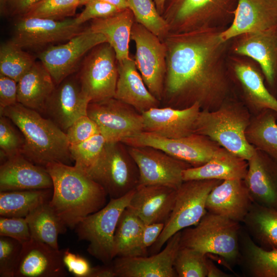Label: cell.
Returning <instances> with one entry per match:
<instances>
[{
    "mask_svg": "<svg viewBox=\"0 0 277 277\" xmlns=\"http://www.w3.org/2000/svg\"><path fill=\"white\" fill-rule=\"evenodd\" d=\"M118 78L114 98L142 113L159 107L160 101L149 90L130 57L117 62Z\"/></svg>",
    "mask_w": 277,
    "mask_h": 277,
    "instance_id": "cell-28",
    "label": "cell"
},
{
    "mask_svg": "<svg viewBox=\"0 0 277 277\" xmlns=\"http://www.w3.org/2000/svg\"><path fill=\"white\" fill-rule=\"evenodd\" d=\"M247 168V161L225 149L204 165L184 169L182 176L183 181L244 179Z\"/></svg>",
    "mask_w": 277,
    "mask_h": 277,
    "instance_id": "cell-31",
    "label": "cell"
},
{
    "mask_svg": "<svg viewBox=\"0 0 277 277\" xmlns=\"http://www.w3.org/2000/svg\"><path fill=\"white\" fill-rule=\"evenodd\" d=\"M229 51L255 61L262 70L267 89L277 98V24L231 38Z\"/></svg>",
    "mask_w": 277,
    "mask_h": 277,
    "instance_id": "cell-16",
    "label": "cell"
},
{
    "mask_svg": "<svg viewBox=\"0 0 277 277\" xmlns=\"http://www.w3.org/2000/svg\"><path fill=\"white\" fill-rule=\"evenodd\" d=\"M23 244L11 238L0 236V276L14 277Z\"/></svg>",
    "mask_w": 277,
    "mask_h": 277,
    "instance_id": "cell-44",
    "label": "cell"
},
{
    "mask_svg": "<svg viewBox=\"0 0 277 277\" xmlns=\"http://www.w3.org/2000/svg\"><path fill=\"white\" fill-rule=\"evenodd\" d=\"M243 179L254 203L277 210V163L255 148Z\"/></svg>",
    "mask_w": 277,
    "mask_h": 277,
    "instance_id": "cell-22",
    "label": "cell"
},
{
    "mask_svg": "<svg viewBox=\"0 0 277 277\" xmlns=\"http://www.w3.org/2000/svg\"><path fill=\"white\" fill-rule=\"evenodd\" d=\"M145 224L126 208L118 220L114 236L116 257L141 256L140 240Z\"/></svg>",
    "mask_w": 277,
    "mask_h": 277,
    "instance_id": "cell-37",
    "label": "cell"
},
{
    "mask_svg": "<svg viewBox=\"0 0 277 277\" xmlns=\"http://www.w3.org/2000/svg\"><path fill=\"white\" fill-rule=\"evenodd\" d=\"M63 262L68 270L75 277H89L92 267L85 258L70 251L69 248L64 250Z\"/></svg>",
    "mask_w": 277,
    "mask_h": 277,
    "instance_id": "cell-48",
    "label": "cell"
},
{
    "mask_svg": "<svg viewBox=\"0 0 277 277\" xmlns=\"http://www.w3.org/2000/svg\"><path fill=\"white\" fill-rule=\"evenodd\" d=\"M201 110L198 103L183 109L169 106L152 108L142 113L144 131L170 138L189 135L193 133L195 122Z\"/></svg>",
    "mask_w": 277,
    "mask_h": 277,
    "instance_id": "cell-23",
    "label": "cell"
},
{
    "mask_svg": "<svg viewBox=\"0 0 277 277\" xmlns=\"http://www.w3.org/2000/svg\"><path fill=\"white\" fill-rule=\"evenodd\" d=\"M17 103V82L0 73V111Z\"/></svg>",
    "mask_w": 277,
    "mask_h": 277,
    "instance_id": "cell-50",
    "label": "cell"
},
{
    "mask_svg": "<svg viewBox=\"0 0 277 277\" xmlns=\"http://www.w3.org/2000/svg\"><path fill=\"white\" fill-rule=\"evenodd\" d=\"M243 223L259 246L277 249V210L253 203Z\"/></svg>",
    "mask_w": 277,
    "mask_h": 277,
    "instance_id": "cell-33",
    "label": "cell"
},
{
    "mask_svg": "<svg viewBox=\"0 0 277 277\" xmlns=\"http://www.w3.org/2000/svg\"><path fill=\"white\" fill-rule=\"evenodd\" d=\"M106 143L105 137L98 133L82 142L70 145L74 166L86 173L98 159Z\"/></svg>",
    "mask_w": 277,
    "mask_h": 277,
    "instance_id": "cell-40",
    "label": "cell"
},
{
    "mask_svg": "<svg viewBox=\"0 0 277 277\" xmlns=\"http://www.w3.org/2000/svg\"><path fill=\"white\" fill-rule=\"evenodd\" d=\"M109 3L118 8L123 10L128 8V5L126 0H101Z\"/></svg>",
    "mask_w": 277,
    "mask_h": 277,
    "instance_id": "cell-54",
    "label": "cell"
},
{
    "mask_svg": "<svg viewBox=\"0 0 277 277\" xmlns=\"http://www.w3.org/2000/svg\"><path fill=\"white\" fill-rule=\"evenodd\" d=\"M35 57L12 40L0 47V73L16 82L32 67Z\"/></svg>",
    "mask_w": 277,
    "mask_h": 277,
    "instance_id": "cell-38",
    "label": "cell"
},
{
    "mask_svg": "<svg viewBox=\"0 0 277 277\" xmlns=\"http://www.w3.org/2000/svg\"><path fill=\"white\" fill-rule=\"evenodd\" d=\"M82 31L75 18L21 17L14 25L11 40L23 49H36L67 41Z\"/></svg>",
    "mask_w": 277,
    "mask_h": 277,
    "instance_id": "cell-18",
    "label": "cell"
},
{
    "mask_svg": "<svg viewBox=\"0 0 277 277\" xmlns=\"http://www.w3.org/2000/svg\"><path fill=\"white\" fill-rule=\"evenodd\" d=\"M134 189L120 198L110 199L102 208L85 217L74 228L78 240L89 243L88 252L104 264L111 263L115 258V231Z\"/></svg>",
    "mask_w": 277,
    "mask_h": 277,
    "instance_id": "cell-7",
    "label": "cell"
},
{
    "mask_svg": "<svg viewBox=\"0 0 277 277\" xmlns=\"http://www.w3.org/2000/svg\"><path fill=\"white\" fill-rule=\"evenodd\" d=\"M0 113L9 118L23 134L21 154L33 163L45 168L51 163L70 165L73 161L66 132L49 118L18 102Z\"/></svg>",
    "mask_w": 277,
    "mask_h": 277,
    "instance_id": "cell-3",
    "label": "cell"
},
{
    "mask_svg": "<svg viewBox=\"0 0 277 277\" xmlns=\"http://www.w3.org/2000/svg\"><path fill=\"white\" fill-rule=\"evenodd\" d=\"M90 103L77 76L70 75L56 85L46 103L44 112L66 132L76 120L87 115Z\"/></svg>",
    "mask_w": 277,
    "mask_h": 277,
    "instance_id": "cell-20",
    "label": "cell"
},
{
    "mask_svg": "<svg viewBox=\"0 0 277 277\" xmlns=\"http://www.w3.org/2000/svg\"><path fill=\"white\" fill-rule=\"evenodd\" d=\"M176 190L162 185L138 184L127 208L145 224L165 223L173 209Z\"/></svg>",
    "mask_w": 277,
    "mask_h": 277,
    "instance_id": "cell-25",
    "label": "cell"
},
{
    "mask_svg": "<svg viewBox=\"0 0 277 277\" xmlns=\"http://www.w3.org/2000/svg\"><path fill=\"white\" fill-rule=\"evenodd\" d=\"M128 153L138 170L139 183L177 189L183 183V171L192 167L151 147H129Z\"/></svg>",
    "mask_w": 277,
    "mask_h": 277,
    "instance_id": "cell-17",
    "label": "cell"
},
{
    "mask_svg": "<svg viewBox=\"0 0 277 277\" xmlns=\"http://www.w3.org/2000/svg\"><path fill=\"white\" fill-rule=\"evenodd\" d=\"M225 29L170 32L164 39L166 72L162 101L169 107L183 109L198 103L201 110L212 111L238 96L227 67L229 40L220 37Z\"/></svg>",
    "mask_w": 277,
    "mask_h": 277,
    "instance_id": "cell-1",
    "label": "cell"
},
{
    "mask_svg": "<svg viewBox=\"0 0 277 277\" xmlns=\"http://www.w3.org/2000/svg\"><path fill=\"white\" fill-rule=\"evenodd\" d=\"M52 188L0 191V215L26 217L39 206L50 201Z\"/></svg>",
    "mask_w": 277,
    "mask_h": 277,
    "instance_id": "cell-35",
    "label": "cell"
},
{
    "mask_svg": "<svg viewBox=\"0 0 277 277\" xmlns=\"http://www.w3.org/2000/svg\"><path fill=\"white\" fill-rule=\"evenodd\" d=\"M7 117H0L1 162L9 157L21 154L24 145V138L20 134Z\"/></svg>",
    "mask_w": 277,
    "mask_h": 277,
    "instance_id": "cell-43",
    "label": "cell"
},
{
    "mask_svg": "<svg viewBox=\"0 0 277 277\" xmlns=\"http://www.w3.org/2000/svg\"><path fill=\"white\" fill-rule=\"evenodd\" d=\"M227 67L238 97L252 115L265 109L277 114V98L267 89L262 70L255 61L229 53Z\"/></svg>",
    "mask_w": 277,
    "mask_h": 277,
    "instance_id": "cell-11",
    "label": "cell"
},
{
    "mask_svg": "<svg viewBox=\"0 0 277 277\" xmlns=\"http://www.w3.org/2000/svg\"><path fill=\"white\" fill-rule=\"evenodd\" d=\"M45 168L53 182L49 204L67 228L74 229L106 205L108 194L104 189L75 166L51 163Z\"/></svg>",
    "mask_w": 277,
    "mask_h": 277,
    "instance_id": "cell-2",
    "label": "cell"
},
{
    "mask_svg": "<svg viewBox=\"0 0 277 277\" xmlns=\"http://www.w3.org/2000/svg\"><path fill=\"white\" fill-rule=\"evenodd\" d=\"M0 236L11 238L22 244L32 239L25 217L1 216Z\"/></svg>",
    "mask_w": 277,
    "mask_h": 277,
    "instance_id": "cell-45",
    "label": "cell"
},
{
    "mask_svg": "<svg viewBox=\"0 0 277 277\" xmlns=\"http://www.w3.org/2000/svg\"><path fill=\"white\" fill-rule=\"evenodd\" d=\"M164 223L144 225L140 244L141 256H148V249L156 242L164 229Z\"/></svg>",
    "mask_w": 277,
    "mask_h": 277,
    "instance_id": "cell-51",
    "label": "cell"
},
{
    "mask_svg": "<svg viewBox=\"0 0 277 277\" xmlns=\"http://www.w3.org/2000/svg\"><path fill=\"white\" fill-rule=\"evenodd\" d=\"M87 115L96 123L108 143H121L144 131L142 113L114 97L90 103Z\"/></svg>",
    "mask_w": 277,
    "mask_h": 277,
    "instance_id": "cell-15",
    "label": "cell"
},
{
    "mask_svg": "<svg viewBox=\"0 0 277 277\" xmlns=\"http://www.w3.org/2000/svg\"><path fill=\"white\" fill-rule=\"evenodd\" d=\"M277 24L276 0H238L231 24L220 34L228 41L242 34L260 31Z\"/></svg>",
    "mask_w": 277,
    "mask_h": 277,
    "instance_id": "cell-24",
    "label": "cell"
},
{
    "mask_svg": "<svg viewBox=\"0 0 277 277\" xmlns=\"http://www.w3.org/2000/svg\"><path fill=\"white\" fill-rule=\"evenodd\" d=\"M65 249H56L31 239L23 244L14 277H66L63 262Z\"/></svg>",
    "mask_w": 277,
    "mask_h": 277,
    "instance_id": "cell-21",
    "label": "cell"
},
{
    "mask_svg": "<svg viewBox=\"0 0 277 277\" xmlns=\"http://www.w3.org/2000/svg\"><path fill=\"white\" fill-rule=\"evenodd\" d=\"M243 272L250 277H277V249H266L252 240L242 227L238 261Z\"/></svg>",
    "mask_w": 277,
    "mask_h": 277,
    "instance_id": "cell-32",
    "label": "cell"
},
{
    "mask_svg": "<svg viewBox=\"0 0 277 277\" xmlns=\"http://www.w3.org/2000/svg\"><path fill=\"white\" fill-rule=\"evenodd\" d=\"M253 202L243 179L222 181L208 195L207 212L243 223Z\"/></svg>",
    "mask_w": 277,
    "mask_h": 277,
    "instance_id": "cell-26",
    "label": "cell"
},
{
    "mask_svg": "<svg viewBox=\"0 0 277 277\" xmlns=\"http://www.w3.org/2000/svg\"><path fill=\"white\" fill-rule=\"evenodd\" d=\"M131 39L135 44L134 61L150 92L160 101L163 96L166 72V47L157 36L134 22Z\"/></svg>",
    "mask_w": 277,
    "mask_h": 277,
    "instance_id": "cell-13",
    "label": "cell"
},
{
    "mask_svg": "<svg viewBox=\"0 0 277 277\" xmlns=\"http://www.w3.org/2000/svg\"><path fill=\"white\" fill-rule=\"evenodd\" d=\"M77 77L90 103L114 97L118 78L117 60L109 43L101 44L88 52Z\"/></svg>",
    "mask_w": 277,
    "mask_h": 277,
    "instance_id": "cell-12",
    "label": "cell"
},
{
    "mask_svg": "<svg viewBox=\"0 0 277 277\" xmlns=\"http://www.w3.org/2000/svg\"><path fill=\"white\" fill-rule=\"evenodd\" d=\"M105 42L107 39L103 34L89 27L64 44L48 47L37 56L57 85L76 71L91 50Z\"/></svg>",
    "mask_w": 277,
    "mask_h": 277,
    "instance_id": "cell-14",
    "label": "cell"
},
{
    "mask_svg": "<svg viewBox=\"0 0 277 277\" xmlns=\"http://www.w3.org/2000/svg\"><path fill=\"white\" fill-rule=\"evenodd\" d=\"M41 0H0L1 14L11 17H23Z\"/></svg>",
    "mask_w": 277,
    "mask_h": 277,
    "instance_id": "cell-49",
    "label": "cell"
},
{
    "mask_svg": "<svg viewBox=\"0 0 277 277\" xmlns=\"http://www.w3.org/2000/svg\"><path fill=\"white\" fill-rule=\"evenodd\" d=\"M91 0H80L81 5H86L89 1Z\"/></svg>",
    "mask_w": 277,
    "mask_h": 277,
    "instance_id": "cell-56",
    "label": "cell"
},
{
    "mask_svg": "<svg viewBox=\"0 0 277 277\" xmlns=\"http://www.w3.org/2000/svg\"><path fill=\"white\" fill-rule=\"evenodd\" d=\"M120 10L104 1L91 0L85 5L84 10L74 18L77 24L82 25L89 20L109 16Z\"/></svg>",
    "mask_w": 277,
    "mask_h": 277,
    "instance_id": "cell-47",
    "label": "cell"
},
{
    "mask_svg": "<svg viewBox=\"0 0 277 277\" xmlns=\"http://www.w3.org/2000/svg\"><path fill=\"white\" fill-rule=\"evenodd\" d=\"M246 136L254 148L277 163V114L274 111L265 109L252 115Z\"/></svg>",
    "mask_w": 277,
    "mask_h": 277,
    "instance_id": "cell-36",
    "label": "cell"
},
{
    "mask_svg": "<svg viewBox=\"0 0 277 277\" xmlns=\"http://www.w3.org/2000/svg\"><path fill=\"white\" fill-rule=\"evenodd\" d=\"M120 143L107 142L98 159L86 173L104 189L110 199L125 195L139 183L137 166Z\"/></svg>",
    "mask_w": 277,
    "mask_h": 277,
    "instance_id": "cell-9",
    "label": "cell"
},
{
    "mask_svg": "<svg viewBox=\"0 0 277 277\" xmlns=\"http://www.w3.org/2000/svg\"><path fill=\"white\" fill-rule=\"evenodd\" d=\"M207 277H230V274L223 271L208 258L207 259Z\"/></svg>",
    "mask_w": 277,
    "mask_h": 277,
    "instance_id": "cell-53",
    "label": "cell"
},
{
    "mask_svg": "<svg viewBox=\"0 0 277 277\" xmlns=\"http://www.w3.org/2000/svg\"><path fill=\"white\" fill-rule=\"evenodd\" d=\"M80 0H41L23 17L63 20L73 16Z\"/></svg>",
    "mask_w": 277,
    "mask_h": 277,
    "instance_id": "cell-41",
    "label": "cell"
},
{
    "mask_svg": "<svg viewBox=\"0 0 277 277\" xmlns=\"http://www.w3.org/2000/svg\"><path fill=\"white\" fill-rule=\"evenodd\" d=\"M159 13L162 15L165 4L166 0H153Z\"/></svg>",
    "mask_w": 277,
    "mask_h": 277,
    "instance_id": "cell-55",
    "label": "cell"
},
{
    "mask_svg": "<svg viewBox=\"0 0 277 277\" xmlns=\"http://www.w3.org/2000/svg\"><path fill=\"white\" fill-rule=\"evenodd\" d=\"M89 277H116V274L110 263L92 267Z\"/></svg>",
    "mask_w": 277,
    "mask_h": 277,
    "instance_id": "cell-52",
    "label": "cell"
},
{
    "mask_svg": "<svg viewBox=\"0 0 277 277\" xmlns=\"http://www.w3.org/2000/svg\"><path fill=\"white\" fill-rule=\"evenodd\" d=\"M222 181L217 180L184 181L177 189L173 209L164 229L150 249L157 253L177 232L196 225L207 212L206 201L210 191Z\"/></svg>",
    "mask_w": 277,
    "mask_h": 277,
    "instance_id": "cell-8",
    "label": "cell"
},
{
    "mask_svg": "<svg viewBox=\"0 0 277 277\" xmlns=\"http://www.w3.org/2000/svg\"><path fill=\"white\" fill-rule=\"evenodd\" d=\"M252 115L238 96L233 97L216 110H201L195 122L193 133L206 136L233 154L248 161L255 150L246 136Z\"/></svg>",
    "mask_w": 277,
    "mask_h": 277,
    "instance_id": "cell-4",
    "label": "cell"
},
{
    "mask_svg": "<svg viewBox=\"0 0 277 277\" xmlns=\"http://www.w3.org/2000/svg\"><path fill=\"white\" fill-rule=\"evenodd\" d=\"M135 22L128 8L106 17L92 20L90 28L103 34L113 48L117 62L129 58V43L132 26Z\"/></svg>",
    "mask_w": 277,
    "mask_h": 277,
    "instance_id": "cell-30",
    "label": "cell"
},
{
    "mask_svg": "<svg viewBox=\"0 0 277 277\" xmlns=\"http://www.w3.org/2000/svg\"><path fill=\"white\" fill-rule=\"evenodd\" d=\"M25 218L32 239L60 249L58 236L65 233L67 227L50 206L49 202L39 206Z\"/></svg>",
    "mask_w": 277,
    "mask_h": 277,
    "instance_id": "cell-34",
    "label": "cell"
},
{
    "mask_svg": "<svg viewBox=\"0 0 277 277\" xmlns=\"http://www.w3.org/2000/svg\"><path fill=\"white\" fill-rule=\"evenodd\" d=\"M181 231L165 247L150 256L116 257L111 263L116 277H176L174 263L181 246Z\"/></svg>",
    "mask_w": 277,
    "mask_h": 277,
    "instance_id": "cell-19",
    "label": "cell"
},
{
    "mask_svg": "<svg viewBox=\"0 0 277 277\" xmlns=\"http://www.w3.org/2000/svg\"><path fill=\"white\" fill-rule=\"evenodd\" d=\"M207 255L186 247H181L174 263L179 277H207Z\"/></svg>",
    "mask_w": 277,
    "mask_h": 277,
    "instance_id": "cell-42",
    "label": "cell"
},
{
    "mask_svg": "<svg viewBox=\"0 0 277 277\" xmlns=\"http://www.w3.org/2000/svg\"><path fill=\"white\" fill-rule=\"evenodd\" d=\"M135 21L157 36L162 41L170 33L169 27L153 0H126Z\"/></svg>",
    "mask_w": 277,
    "mask_h": 277,
    "instance_id": "cell-39",
    "label": "cell"
},
{
    "mask_svg": "<svg viewBox=\"0 0 277 277\" xmlns=\"http://www.w3.org/2000/svg\"><path fill=\"white\" fill-rule=\"evenodd\" d=\"M242 228L240 223L207 212L194 227L181 231L180 246L238 262Z\"/></svg>",
    "mask_w": 277,
    "mask_h": 277,
    "instance_id": "cell-6",
    "label": "cell"
},
{
    "mask_svg": "<svg viewBox=\"0 0 277 277\" xmlns=\"http://www.w3.org/2000/svg\"><path fill=\"white\" fill-rule=\"evenodd\" d=\"M52 188V178L46 168L22 154L11 156L1 164L0 191Z\"/></svg>",
    "mask_w": 277,
    "mask_h": 277,
    "instance_id": "cell-27",
    "label": "cell"
},
{
    "mask_svg": "<svg viewBox=\"0 0 277 277\" xmlns=\"http://www.w3.org/2000/svg\"><path fill=\"white\" fill-rule=\"evenodd\" d=\"M121 143L129 147H151L159 149L192 167L204 165L225 149L207 136L196 133L170 138L144 131Z\"/></svg>",
    "mask_w": 277,
    "mask_h": 277,
    "instance_id": "cell-10",
    "label": "cell"
},
{
    "mask_svg": "<svg viewBox=\"0 0 277 277\" xmlns=\"http://www.w3.org/2000/svg\"><path fill=\"white\" fill-rule=\"evenodd\" d=\"M277 1V0H276Z\"/></svg>",
    "mask_w": 277,
    "mask_h": 277,
    "instance_id": "cell-57",
    "label": "cell"
},
{
    "mask_svg": "<svg viewBox=\"0 0 277 277\" xmlns=\"http://www.w3.org/2000/svg\"><path fill=\"white\" fill-rule=\"evenodd\" d=\"M65 132L70 145L82 142L100 133L97 125L88 115L76 120Z\"/></svg>",
    "mask_w": 277,
    "mask_h": 277,
    "instance_id": "cell-46",
    "label": "cell"
},
{
    "mask_svg": "<svg viewBox=\"0 0 277 277\" xmlns=\"http://www.w3.org/2000/svg\"><path fill=\"white\" fill-rule=\"evenodd\" d=\"M238 0H166L162 14L170 33L225 29L232 23Z\"/></svg>",
    "mask_w": 277,
    "mask_h": 277,
    "instance_id": "cell-5",
    "label": "cell"
},
{
    "mask_svg": "<svg viewBox=\"0 0 277 277\" xmlns=\"http://www.w3.org/2000/svg\"><path fill=\"white\" fill-rule=\"evenodd\" d=\"M55 87L45 66L41 61H35L17 82V102L38 112H44Z\"/></svg>",
    "mask_w": 277,
    "mask_h": 277,
    "instance_id": "cell-29",
    "label": "cell"
}]
</instances>
